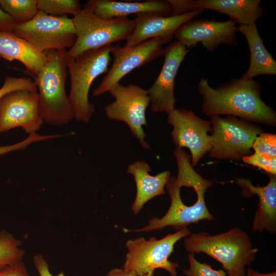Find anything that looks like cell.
Returning <instances> with one entry per match:
<instances>
[{"mask_svg":"<svg viewBox=\"0 0 276 276\" xmlns=\"http://www.w3.org/2000/svg\"><path fill=\"white\" fill-rule=\"evenodd\" d=\"M262 87L254 79H232L216 88L201 78L198 91L203 100L202 108L206 116H233L248 121L275 126L276 113L261 97Z\"/></svg>","mask_w":276,"mask_h":276,"instance_id":"1","label":"cell"},{"mask_svg":"<svg viewBox=\"0 0 276 276\" xmlns=\"http://www.w3.org/2000/svg\"><path fill=\"white\" fill-rule=\"evenodd\" d=\"M183 244L189 254H205L220 262L226 276H246V267L258 251L247 233L238 227L214 235L206 232L191 233Z\"/></svg>","mask_w":276,"mask_h":276,"instance_id":"2","label":"cell"},{"mask_svg":"<svg viewBox=\"0 0 276 276\" xmlns=\"http://www.w3.org/2000/svg\"><path fill=\"white\" fill-rule=\"evenodd\" d=\"M45 53L46 61L34 80L38 94L40 115L43 122L64 125L74 119L65 90L67 50Z\"/></svg>","mask_w":276,"mask_h":276,"instance_id":"3","label":"cell"},{"mask_svg":"<svg viewBox=\"0 0 276 276\" xmlns=\"http://www.w3.org/2000/svg\"><path fill=\"white\" fill-rule=\"evenodd\" d=\"M111 46L88 50L75 57L67 56L71 82L68 96L74 119L78 122L88 123L95 112V106L89 101V89L98 77L107 73L111 60Z\"/></svg>","mask_w":276,"mask_h":276,"instance_id":"4","label":"cell"},{"mask_svg":"<svg viewBox=\"0 0 276 276\" xmlns=\"http://www.w3.org/2000/svg\"><path fill=\"white\" fill-rule=\"evenodd\" d=\"M213 184L211 181L202 176L196 179L191 188L196 194L197 200L193 205H186L181 198V186L177 182L175 177L171 176L165 186L170 199V205L167 213L161 218L155 217L150 219L147 225L143 228L136 229L124 228V232H148L162 230L168 226L177 231L202 220H214V216L206 205L204 199L206 191Z\"/></svg>","mask_w":276,"mask_h":276,"instance_id":"5","label":"cell"},{"mask_svg":"<svg viewBox=\"0 0 276 276\" xmlns=\"http://www.w3.org/2000/svg\"><path fill=\"white\" fill-rule=\"evenodd\" d=\"M73 19L76 40L67 51L68 57H75L88 50L126 40L135 26L134 20L128 17L103 18L85 8L81 9Z\"/></svg>","mask_w":276,"mask_h":276,"instance_id":"6","label":"cell"},{"mask_svg":"<svg viewBox=\"0 0 276 276\" xmlns=\"http://www.w3.org/2000/svg\"><path fill=\"white\" fill-rule=\"evenodd\" d=\"M191 233L186 228L173 234L169 233L160 239L152 237L148 240L141 237L128 240L126 243L127 252L123 268L133 272L136 275L146 274L162 268L171 276H177V269L179 265L170 261L169 258L175 244Z\"/></svg>","mask_w":276,"mask_h":276,"instance_id":"7","label":"cell"},{"mask_svg":"<svg viewBox=\"0 0 276 276\" xmlns=\"http://www.w3.org/2000/svg\"><path fill=\"white\" fill-rule=\"evenodd\" d=\"M212 144L209 155L219 159L239 160L252 154L257 136L263 132L258 124L233 116L211 117Z\"/></svg>","mask_w":276,"mask_h":276,"instance_id":"8","label":"cell"},{"mask_svg":"<svg viewBox=\"0 0 276 276\" xmlns=\"http://www.w3.org/2000/svg\"><path fill=\"white\" fill-rule=\"evenodd\" d=\"M12 32L42 53L70 49L76 40L73 18L53 16L40 10L31 20L16 25Z\"/></svg>","mask_w":276,"mask_h":276,"instance_id":"9","label":"cell"},{"mask_svg":"<svg viewBox=\"0 0 276 276\" xmlns=\"http://www.w3.org/2000/svg\"><path fill=\"white\" fill-rule=\"evenodd\" d=\"M108 92L115 100L105 107L107 119L126 123L142 146L150 149L143 129L147 125L146 110L150 104L147 90L137 85L130 83L125 86L119 82Z\"/></svg>","mask_w":276,"mask_h":276,"instance_id":"10","label":"cell"},{"mask_svg":"<svg viewBox=\"0 0 276 276\" xmlns=\"http://www.w3.org/2000/svg\"><path fill=\"white\" fill-rule=\"evenodd\" d=\"M164 44L160 38H153L131 47L112 45L111 66L99 85L93 90V96L97 97L108 92L127 74L162 56Z\"/></svg>","mask_w":276,"mask_h":276,"instance_id":"11","label":"cell"},{"mask_svg":"<svg viewBox=\"0 0 276 276\" xmlns=\"http://www.w3.org/2000/svg\"><path fill=\"white\" fill-rule=\"evenodd\" d=\"M167 122L173 127L171 135L175 148L190 150L191 163L194 168L211 149L210 121L199 118L191 110L175 108L168 113Z\"/></svg>","mask_w":276,"mask_h":276,"instance_id":"12","label":"cell"},{"mask_svg":"<svg viewBox=\"0 0 276 276\" xmlns=\"http://www.w3.org/2000/svg\"><path fill=\"white\" fill-rule=\"evenodd\" d=\"M43 123L37 91L16 90L0 99V133L21 127L29 134L37 132Z\"/></svg>","mask_w":276,"mask_h":276,"instance_id":"13","label":"cell"},{"mask_svg":"<svg viewBox=\"0 0 276 276\" xmlns=\"http://www.w3.org/2000/svg\"><path fill=\"white\" fill-rule=\"evenodd\" d=\"M237 32L236 23L230 19H191L177 29L174 37L187 48L200 43L207 50L213 52L221 44L236 45Z\"/></svg>","mask_w":276,"mask_h":276,"instance_id":"14","label":"cell"},{"mask_svg":"<svg viewBox=\"0 0 276 276\" xmlns=\"http://www.w3.org/2000/svg\"><path fill=\"white\" fill-rule=\"evenodd\" d=\"M190 50L177 41L170 43L164 48L162 70L153 85L147 90L153 113H169L175 108V80L181 63Z\"/></svg>","mask_w":276,"mask_h":276,"instance_id":"15","label":"cell"},{"mask_svg":"<svg viewBox=\"0 0 276 276\" xmlns=\"http://www.w3.org/2000/svg\"><path fill=\"white\" fill-rule=\"evenodd\" d=\"M204 10L199 9L178 16H164L151 13L137 15L134 19V30L124 46H133L153 38H160L164 44L171 43L174 33L181 25L201 14Z\"/></svg>","mask_w":276,"mask_h":276,"instance_id":"16","label":"cell"},{"mask_svg":"<svg viewBox=\"0 0 276 276\" xmlns=\"http://www.w3.org/2000/svg\"><path fill=\"white\" fill-rule=\"evenodd\" d=\"M269 181L265 186H254L250 180L237 178L236 183L241 188V195L245 197L257 195L258 203L252 223V229L261 233L266 231L276 233V175L268 174Z\"/></svg>","mask_w":276,"mask_h":276,"instance_id":"17","label":"cell"},{"mask_svg":"<svg viewBox=\"0 0 276 276\" xmlns=\"http://www.w3.org/2000/svg\"><path fill=\"white\" fill-rule=\"evenodd\" d=\"M103 18L128 17L129 15L151 13L170 16L172 8L167 0L118 1L89 0L84 8Z\"/></svg>","mask_w":276,"mask_h":276,"instance_id":"18","label":"cell"},{"mask_svg":"<svg viewBox=\"0 0 276 276\" xmlns=\"http://www.w3.org/2000/svg\"><path fill=\"white\" fill-rule=\"evenodd\" d=\"M151 170L149 165L143 160L135 162L127 168V172L133 176L136 185V196L131 207L134 214L139 213L148 201L166 193L165 188L171 176L170 171L165 170L153 176L149 173Z\"/></svg>","mask_w":276,"mask_h":276,"instance_id":"19","label":"cell"},{"mask_svg":"<svg viewBox=\"0 0 276 276\" xmlns=\"http://www.w3.org/2000/svg\"><path fill=\"white\" fill-rule=\"evenodd\" d=\"M0 58L20 62L36 76L46 61V54L12 32H0Z\"/></svg>","mask_w":276,"mask_h":276,"instance_id":"20","label":"cell"},{"mask_svg":"<svg viewBox=\"0 0 276 276\" xmlns=\"http://www.w3.org/2000/svg\"><path fill=\"white\" fill-rule=\"evenodd\" d=\"M237 31L245 38L250 52L248 69L241 77L245 79H254L259 75H275L276 62L265 48L259 34L256 22L239 25Z\"/></svg>","mask_w":276,"mask_h":276,"instance_id":"21","label":"cell"},{"mask_svg":"<svg viewBox=\"0 0 276 276\" xmlns=\"http://www.w3.org/2000/svg\"><path fill=\"white\" fill-rule=\"evenodd\" d=\"M199 7L225 14L239 25H248L263 17L260 0H198Z\"/></svg>","mask_w":276,"mask_h":276,"instance_id":"22","label":"cell"},{"mask_svg":"<svg viewBox=\"0 0 276 276\" xmlns=\"http://www.w3.org/2000/svg\"><path fill=\"white\" fill-rule=\"evenodd\" d=\"M0 6L16 25L31 20L39 11L37 0H0Z\"/></svg>","mask_w":276,"mask_h":276,"instance_id":"23","label":"cell"},{"mask_svg":"<svg viewBox=\"0 0 276 276\" xmlns=\"http://www.w3.org/2000/svg\"><path fill=\"white\" fill-rule=\"evenodd\" d=\"M20 245V242L10 233H0V269L21 261L25 251Z\"/></svg>","mask_w":276,"mask_h":276,"instance_id":"24","label":"cell"},{"mask_svg":"<svg viewBox=\"0 0 276 276\" xmlns=\"http://www.w3.org/2000/svg\"><path fill=\"white\" fill-rule=\"evenodd\" d=\"M37 7L39 10L56 16H75L81 10L78 0H37Z\"/></svg>","mask_w":276,"mask_h":276,"instance_id":"25","label":"cell"},{"mask_svg":"<svg viewBox=\"0 0 276 276\" xmlns=\"http://www.w3.org/2000/svg\"><path fill=\"white\" fill-rule=\"evenodd\" d=\"M252 148L254 152L266 157L276 158V134L262 132L256 138Z\"/></svg>","mask_w":276,"mask_h":276,"instance_id":"26","label":"cell"},{"mask_svg":"<svg viewBox=\"0 0 276 276\" xmlns=\"http://www.w3.org/2000/svg\"><path fill=\"white\" fill-rule=\"evenodd\" d=\"M19 90L37 91L34 80L29 77L6 76L3 86L0 88V99L8 93Z\"/></svg>","mask_w":276,"mask_h":276,"instance_id":"27","label":"cell"},{"mask_svg":"<svg viewBox=\"0 0 276 276\" xmlns=\"http://www.w3.org/2000/svg\"><path fill=\"white\" fill-rule=\"evenodd\" d=\"M188 260L189 268L183 270L187 276H226L223 269H214L211 265L198 261L193 254H189Z\"/></svg>","mask_w":276,"mask_h":276,"instance_id":"28","label":"cell"},{"mask_svg":"<svg viewBox=\"0 0 276 276\" xmlns=\"http://www.w3.org/2000/svg\"><path fill=\"white\" fill-rule=\"evenodd\" d=\"M241 159L244 163L259 168L269 174L276 175V158H267L254 152Z\"/></svg>","mask_w":276,"mask_h":276,"instance_id":"29","label":"cell"},{"mask_svg":"<svg viewBox=\"0 0 276 276\" xmlns=\"http://www.w3.org/2000/svg\"><path fill=\"white\" fill-rule=\"evenodd\" d=\"M172 8L171 15L178 16L186 14L201 9L197 1L167 0Z\"/></svg>","mask_w":276,"mask_h":276,"instance_id":"30","label":"cell"},{"mask_svg":"<svg viewBox=\"0 0 276 276\" xmlns=\"http://www.w3.org/2000/svg\"><path fill=\"white\" fill-rule=\"evenodd\" d=\"M43 136L37 133H33L29 134L28 136L21 142L11 145L0 146V155L7 153L23 150L30 144L42 141Z\"/></svg>","mask_w":276,"mask_h":276,"instance_id":"31","label":"cell"},{"mask_svg":"<svg viewBox=\"0 0 276 276\" xmlns=\"http://www.w3.org/2000/svg\"><path fill=\"white\" fill-rule=\"evenodd\" d=\"M0 276H31L24 263L21 261L0 269Z\"/></svg>","mask_w":276,"mask_h":276,"instance_id":"32","label":"cell"},{"mask_svg":"<svg viewBox=\"0 0 276 276\" xmlns=\"http://www.w3.org/2000/svg\"><path fill=\"white\" fill-rule=\"evenodd\" d=\"M34 264L40 276H55L50 271L48 262L41 254H37L34 257ZM56 276H65L62 272Z\"/></svg>","mask_w":276,"mask_h":276,"instance_id":"33","label":"cell"},{"mask_svg":"<svg viewBox=\"0 0 276 276\" xmlns=\"http://www.w3.org/2000/svg\"><path fill=\"white\" fill-rule=\"evenodd\" d=\"M16 24L12 18L0 6V32H12Z\"/></svg>","mask_w":276,"mask_h":276,"instance_id":"34","label":"cell"},{"mask_svg":"<svg viewBox=\"0 0 276 276\" xmlns=\"http://www.w3.org/2000/svg\"><path fill=\"white\" fill-rule=\"evenodd\" d=\"M136 274L123 268H115L111 269L106 276H136Z\"/></svg>","mask_w":276,"mask_h":276,"instance_id":"35","label":"cell"},{"mask_svg":"<svg viewBox=\"0 0 276 276\" xmlns=\"http://www.w3.org/2000/svg\"><path fill=\"white\" fill-rule=\"evenodd\" d=\"M247 273H248L250 276H276L275 271L270 273H262L252 269L250 267L248 268Z\"/></svg>","mask_w":276,"mask_h":276,"instance_id":"36","label":"cell"},{"mask_svg":"<svg viewBox=\"0 0 276 276\" xmlns=\"http://www.w3.org/2000/svg\"><path fill=\"white\" fill-rule=\"evenodd\" d=\"M153 273L154 272H149L146 274H144V275H136V276H153Z\"/></svg>","mask_w":276,"mask_h":276,"instance_id":"37","label":"cell"},{"mask_svg":"<svg viewBox=\"0 0 276 276\" xmlns=\"http://www.w3.org/2000/svg\"><path fill=\"white\" fill-rule=\"evenodd\" d=\"M246 276H250L248 273H247Z\"/></svg>","mask_w":276,"mask_h":276,"instance_id":"38","label":"cell"}]
</instances>
